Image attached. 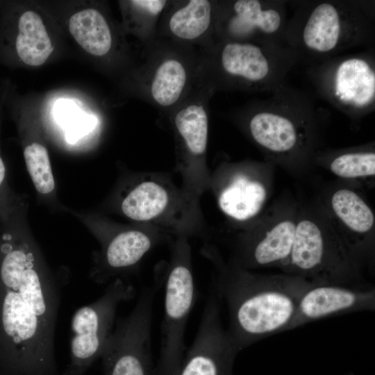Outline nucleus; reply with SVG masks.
Masks as SVG:
<instances>
[{
  "mask_svg": "<svg viewBox=\"0 0 375 375\" xmlns=\"http://www.w3.org/2000/svg\"><path fill=\"white\" fill-rule=\"evenodd\" d=\"M27 210L0 229V375H61L54 348L61 287Z\"/></svg>",
  "mask_w": 375,
  "mask_h": 375,
  "instance_id": "1",
  "label": "nucleus"
},
{
  "mask_svg": "<svg viewBox=\"0 0 375 375\" xmlns=\"http://www.w3.org/2000/svg\"><path fill=\"white\" fill-rule=\"evenodd\" d=\"M315 283L286 273L260 274L224 267L215 287L227 306L231 338L241 351L288 331L304 292Z\"/></svg>",
  "mask_w": 375,
  "mask_h": 375,
  "instance_id": "2",
  "label": "nucleus"
},
{
  "mask_svg": "<svg viewBox=\"0 0 375 375\" xmlns=\"http://www.w3.org/2000/svg\"><path fill=\"white\" fill-rule=\"evenodd\" d=\"M269 92L249 120L250 134L272 161L303 168L317 157L322 114L308 97L284 85Z\"/></svg>",
  "mask_w": 375,
  "mask_h": 375,
  "instance_id": "3",
  "label": "nucleus"
},
{
  "mask_svg": "<svg viewBox=\"0 0 375 375\" xmlns=\"http://www.w3.org/2000/svg\"><path fill=\"white\" fill-rule=\"evenodd\" d=\"M362 267L335 230L322 205L299 208L292 252L283 273L315 283L367 288Z\"/></svg>",
  "mask_w": 375,
  "mask_h": 375,
  "instance_id": "4",
  "label": "nucleus"
},
{
  "mask_svg": "<svg viewBox=\"0 0 375 375\" xmlns=\"http://www.w3.org/2000/svg\"><path fill=\"white\" fill-rule=\"evenodd\" d=\"M372 32V15L363 3L326 1L299 8L285 38L299 58H330L367 41Z\"/></svg>",
  "mask_w": 375,
  "mask_h": 375,
  "instance_id": "5",
  "label": "nucleus"
},
{
  "mask_svg": "<svg viewBox=\"0 0 375 375\" xmlns=\"http://www.w3.org/2000/svg\"><path fill=\"white\" fill-rule=\"evenodd\" d=\"M135 295L134 287L117 278L99 298L75 312L71 324L70 360L61 375H85L101 358L113 331L119 305Z\"/></svg>",
  "mask_w": 375,
  "mask_h": 375,
  "instance_id": "6",
  "label": "nucleus"
},
{
  "mask_svg": "<svg viewBox=\"0 0 375 375\" xmlns=\"http://www.w3.org/2000/svg\"><path fill=\"white\" fill-rule=\"evenodd\" d=\"M315 66L310 76L319 93L351 119L372 111L375 67L372 55L356 53L330 58Z\"/></svg>",
  "mask_w": 375,
  "mask_h": 375,
  "instance_id": "7",
  "label": "nucleus"
},
{
  "mask_svg": "<svg viewBox=\"0 0 375 375\" xmlns=\"http://www.w3.org/2000/svg\"><path fill=\"white\" fill-rule=\"evenodd\" d=\"M159 288H144L132 311L117 322L101 357L105 375H154L151 330Z\"/></svg>",
  "mask_w": 375,
  "mask_h": 375,
  "instance_id": "8",
  "label": "nucleus"
},
{
  "mask_svg": "<svg viewBox=\"0 0 375 375\" xmlns=\"http://www.w3.org/2000/svg\"><path fill=\"white\" fill-rule=\"evenodd\" d=\"M165 281L160 351L154 375H176L184 357V335L196 300V287L188 264L179 258Z\"/></svg>",
  "mask_w": 375,
  "mask_h": 375,
  "instance_id": "9",
  "label": "nucleus"
},
{
  "mask_svg": "<svg viewBox=\"0 0 375 375\" xmlns=\"http://www.w3.org/2000/svg\"><path fill=\"white\" fill-rule=\"evenodd\" d=\"M299 206L277 203L260 218L259 225L243 242L235 266L242 269L287 266L292 249Z\"/></svg>",
  "mask_w": 375,
  "mask_h": 375,
  "instance_id": "10",
  "label": "nucleus"
},
{
  "mask_svg": "<svg viewBox=\"0 0 375 375\" xmlns=\"http://www.w3.org/2000/svg\"><path fill=\"white\" fill-rule=\"evenodd\" d=\"M220 310V300L212 288L194 342L176 375H233L240 350L224 328Z\"/></svg>",
  "mask_w": 375,
  "mask_h": 375,
  "instance_id": "11",
  "label": "nucleus"
},
{
  "mask_svg": "<svg viewBox=\"0 0 375 375\" xmlns=\"http://www.w3.org/2000/svg\"><path fill=\"white\" fill-rule=\"evenodd\" d=\"M335 230L362 267L374 256V213L360 193L349 187L334 189L322 203Z\"/></svg>",
  "mask_w": 375,
  "mask_h": 375,
  "instance_id": "12",
  "label": "nucleus"
},
{
  "mask_svg": "<svg viewBox=\"0 0 375 375\" xmlns=\"http://www.w3.org/2000/svg\"><path fill=\"white\" fill-rule=\"evenodd\" d=\"M375 288L314 283L302 294L289 329L333 315L374 311Z\"/></svg>",
  "mask_w": 375,
  "mask_h": 375,
  "instance_id": "13",
  "label": "nucleus"
},
{
  "mask_svg": "<svg viewBox=\"0 0 375 375\" xmlns=\"http://www.w3.org/2000/svg\"><path fill=\"white\" fill-rule=\"evenodd\" d=\"M272 170L269 162L262 165L254 173L234 174L219 195L218 204L222 211L238 221L258 217L272 192Z\"/></svg>",
  "mask_w": 375,
  "mask_h": 375,
  "instance_id": "14",
  "label": "nucleus"
},
{
  "mask_svg": "<svg viewBox=\"0 0 375 375\" xmlns=\"http://www.w3.org/2000/svg\"><path fill=\"white\" fill-rule=\"evenodd\" d=\"M230 33L238 38L256 36L261 44L288 46V23L283 3L277 1L239 0L233 6Z\"/></svg>",
  "mask_w": 375,
  "mask_h": 375,
  "instance_id": "15",
  "label": "nucleus"
},
{
  "mask_svg": "<svg viewBox=\"0 0 375 375\" xmlns=\"http://www.w3.org/2000/svg\"><path fill=\"white\" fill-rule=\"evenodd\" d=\"M152 243L150 236L140 231L118 233L95 255L90 276L97 283H106L112 277L136 265L151 248Z\"/></svg>",
  "mask_w": 375,
  "mask_h": 375,
  "instance_id": "16",
  "label": "nucleus"
},
{
  "mask_svg": "<svg viewBox=\"0 0 375 375\" xmlns=\"http://www.w3.org/2000/svg\"><path fill=\"white\" fill-rule=\"evenodd\" d=\"M13 47L18 58L26 65L40 66L49 58L53 47L38 13L27 10L19 16Z\"/></svg>",
  "mask_w": 375,
  "mask_h": 375,
  "instance_id": "17",
  "label": "nucleus"
},
{
  "mask_svg": "<svg viewBox=\"0 0 375 375\" xmlns=\"http://www.w3.org/2000/svg\"><path fill=\"white\" fill-rule=\"evenodd\" d=\"M69 30L77 43L88 53L101 56L112 45L108 24L98 10L88 8L74 14L69 21Z\"/></svg>",
  "mask_w": 375,
  "mask_h": 375,
  "instance_id": "18",
  "label": "nucleus"
},
{
  "mask_svg": "<svg viewBox=\"0 0 375 375\" xmlns=\"http://www.w3.org/2000/svg\"><path fill=\"white\" fill-rule=\"evenodd\" d=\"M168 196L158 183L142 182L131 190L121 203V210L128 218L147 221L161 214L166 208Z\"/></svg>",
  "mask_w": 375,
  "mask_h": 375,
  "instance_id": "19",
  "label": "nucleus"
},
{
  "mask_svg": "<svg viewBox=\"0 0 375 375\" xmlns=\"http://www.w3.org/2000/svg\"><path fill=\"white\" fill-rule=\"evenodd\" d=\"M211 6L207 0H191L173 14L169 28L176 36L193 40L201 36L209 27Z\"/></svg>",
  "mask_w": 375,
  "mask_h": 375,
  "instance_id": "20",
  "label": "nucleus"
},
{
  "mask_svg": "<svg viewBox=\"0 0 375 375\" xmlns=\"http://www.w3.org/2000/svg\"><path fill=\"white\" fill-rule=\"evenodd\" d=\"M186 80V71L181 62L176 59L165 60L158 67L152 80V97L160 106L172 105L181 96Z\"/></svg>",
  "mask_w": 375,
  "mask_h": 375,
  "instance_id": "21",
  "label": "nucleus"
},
{
  "mask_svg": "<svg viewBox=\"0 0 375 375\" xmlns=\"http://www.w3.org/2000/svg\"><path fill=\"white\" fill-rule=\"evenodd\" d=\"M175 124L192 153L199 155L205 151L208 119L202 106L192 104L178 111L175 117Z\"/></svg>",
  "mask_w": 375,
  "mask_h": 375,
  "instance_id": "22",
  "label": "nucleus"
},
{
  "mask_svg": "<svg viewBox=\"0 0 375 375\" xmlns=\"http://www.w3.org/2000/svg\"><path fill=\"white\" fill-rule=\"evenodd\" d=\"M328 169L346 180L374 177L375 152L372 149H362L338 153L329 161Z\"/></svg>",
  "mask_w": 375,
  "mask_h": 375,
  "instance_id": "23",
  "label": "nucleus"
},
{
  "mask_svg": "<svg viewBox=\"0 0 375 375\" xmlns=\"http://www.w3.org/2000/svg\"><path fill=\"white\" fill-rule=\"evenodd\" d=\"M27 206L26 199L10 186L8 169L0 152V229L15 214Z\"/></svg>",
  "mask_w": 375,
  "mask_h": 375,
  "instance_id": "24",
  "label": "nucleus"
},
{
  "mask_svg": "<svg viewBox=\"0 0 375 375\" xmlns=\"http://www.w3.org/2000/svg\"><path fill=\"white\" fill-rule=\"evenodd\" d=\"M131 3L154 15L161 12L166 1L162 0H135L131 1Z\"/></svg>",
  "mask_w": 375,
  "mask_h": 375,
  "instance_id": "25",
  "label": "nucleus"
},
{
  "mask_svg": "<svg viewBox=\"0 0 375 375\" xmlns=\"http://www.w3.org/2000/svg\"><path fill=\"white\" fill-rule=\"evenodd\" d=\"M347 375H353V374H348Z\"/></svg>",
  "mask_w": 375,
  "mask_h": 375,
  "instance_id": "26",
  "label": "nucleus"
}]
</instances>
